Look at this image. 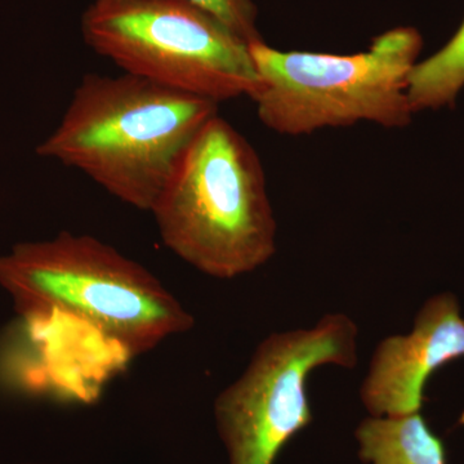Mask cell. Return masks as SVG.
Here are the masks:
<instances>
[{"mask_svg":"<svg viewBox=\"0 0 464 464\" xmlns=\"http://www.w3.org/2000/svg\"><path fill=\"white\" fill-rule=\"evenodd\" d=\"M215 101L130 74H87L56 130L36 149L110 195L151 212Z\"/></svg>","mask_w":464,"mask_h":464,"instance_id":"obj_1","label":"cell"},{"mask_svg":"<svg viewBox=\"0 0 464 464\" xmlns=\"http://www.w3.org/2000/svg\"><path fill=\"white\" fill-rule=\"evenodd\" d=\"M0 286L26 323L74 320L124 355L190 331L194 317L148 268L91 237L61 232L0 255Z\"/></svg>","mask_w":464,"mask_h":464,"instance_id":"obj_2","label":"cell"},{"mask_svg":"<svg viewBox=\"0 0 464 464\" xmlns=\"http://www.w3.org/2000/svg\"><path fill=\"white\" fill-rule=\"evenodd\" d=\"M150 213L167 248L216 279L253 273L276 250L261 159L218 114L185 150Z\"/></svg>","mask_w":464,"mask_h":464,"instance_id":"obj_3","label":"cell"},{"mask_svg":"<svg viewBox=\"0 0 464 464\" xmlns=\"http://www.w3.org/2000/svg\"><path fill=\"white\" fill-rule=\"evenodd\" d=\"M413 27L381 34L355 54L284 52L249 43L258 85L250 94L262 124L286 136L368 121L402 128L413 118L409 75L422 50Z\"/></svg>","mask_w":464,"mask_h":464,"instance_id":"obj_4","label":"cell"},{"mask_svg":"<svg viewBox=\"0 0 464 464\" xmlns=\"http://www.w3.org/2000/svg\"><path fill=\"white\" fill-rule=\"evenodd\" d=\"M81 32L124 74L217 103L258 85L249 43L188 0H93Z\"/></svg>","mask_w":464,"mask_h":464,"instance_id":"obj_5","label":"cell"},{"mask_svg":"<svg viewBox=\"0 0 464 464\" xmlns=\"http://www.w3.org/2000/svg\"><path fill=\"white\" fill-rule=\"evenodd\" d=\"M359 329L344 314H326L311 329L273 333L244 373L217 396L215 417L230 464H274L313 422L306 382L315 369L357 364Z\"/></svg>","mask_w":464,"mask_h":464,"instance_id":"obj_6","label":"cell"},{"mask_svg":"<svg viewBox=\"0 0 464 464\" xmlns=\"http://www.w3.org/2000/svg\"><path fill=\"white\" fill-rule=\"evenodd\" d=\"M464 357V319L451 293L424 302L413 331L380 342L360 398L372 417H398L422 409L427 381L439 368Z\"/></svg>","mask_w":464,"mask_h":464,"instance_id":"obj_7","label":"cell"},{"mask_svg":"<svg viewBox=\"0 0 464 464\" xmlns=\"http://www.w3.org/2000/svg\"><path fill=\"white\" fill-rule=\"evenodd\" d=\"M359 456L369 464H448L442 440L420 414L371 417L356 430Z\"/></svg>","mask_w":464,"mask_h":464,"instance_id":"obj_8","label":"cell"},{"mask_svg":"<svg viewBox=\"0 0 464 464\" xmlns=\"http://www.w3.org/2000/svg\"><path fill=\"white\" fill-rule=\"evenodd\" d=\"M464 88V21L445 47L409 75L408 97L413 112L453 105Z\"/></svg>","mask_w":464,"mask_h":464,"instance_id":"obj_9","label":"cell"},{"mask_svg":"<svg viewBox=\"0 0 464 464\" xmlns=\"http://www.w3.org/2000/svg\"><path fill=\"white\" fill-rule=\"evenodd\" d=\"M221 20L246 42L262 39L257 29L258 11L253 0H188Z\"/></svg>","mask_w":464,"mask_h":464,"instance_id":"obj_10","label":"cell"}]
</instances>
